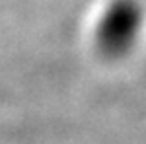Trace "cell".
Returning a JSON list of instances; mask_svg holds the SVG:
<instances>
[{
	"label": "cell",
	"mask_w": 146,
	"mask_h": 144,
	"mask_svg": "<svg viewBox=\"0 0 146 144\" xmlns=\"http://www.w3.org/2000/svg\"><path fill=\"white\" fill-rule=\"evenodd\" d=\"M136 27V12L129 6H117L115 12L107 16L101 29V45L109 51L117 53L127 47Z\"/></svg>",
	"instance_id": "6da1fadb"
}]
</instances>
